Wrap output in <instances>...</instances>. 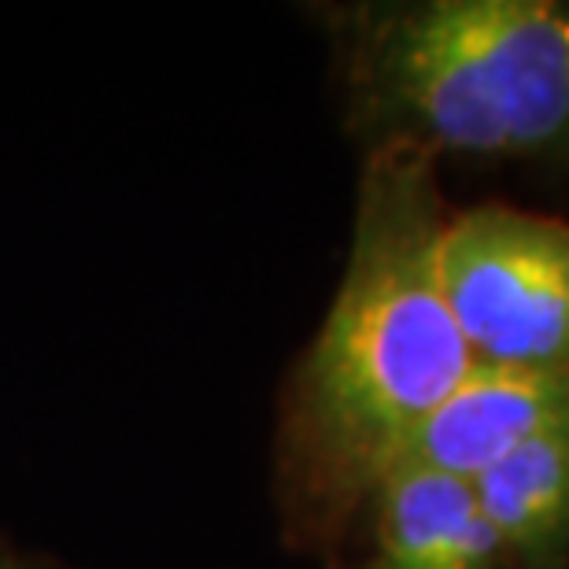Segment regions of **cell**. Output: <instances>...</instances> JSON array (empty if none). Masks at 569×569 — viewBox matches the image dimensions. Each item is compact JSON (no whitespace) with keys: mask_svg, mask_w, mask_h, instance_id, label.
Segmentation results:
<instances>
[{"mask_svg":"<svg viewBox=\"0 0 569 569\" xmlns=\"http://www.w3.org/2000/svg\"><path fill=\"white\" fill-rule=\"evenodd\" d=\"M448 214L437 159L367 148L345 278L281 400L278 499L300 548L345 543L473 367L440 284Z\"/></svg>","mask_w":569,"mask_h":569,"instance_id":"6da1fadb","label":"cell"},{"mask_svg":"<svg viewBox=\"0 0 569 569\" xmlns=\"http://www.w3.org/2000/svg\"><path fill=\"white\" fill-rule=\"evenodd\" d=\"M367 148L518 159L569 144V4L389 0L333 11Z\"/></svg>","mask_w":569,"mask_h":569,"instance_id":"7a4b0ae2","label":"cell"},{"mask_svg":"<svg viewBox=\"0 0 569 569\" xmlns=\"http://www.w3.org/2000/svg\"><path fill=\"white\" fill-rule=\"evenodd\" d=\"M440 284L473 362L569 370V219L503 203L448 214Z\"/></svg>","mask_w":569,"mask_h":569,"instance_id":"3957f363","label":"cell"},{"mask_svg":"<svg viewBox=\"0 0 569 569\" xmlns=\"http://www.w3.org/2000/svg\"><path fill=\"white\" fill-rule=\"evenodd\" d=\"M559 429H569V370L473 362L400 462L473 481L503 455Z\"/></svg>","mask_w":569,"mask_h":569,"instance_id":"277c9868","label":"cell"},{"mask_svg":"<svg viewBox=\"0 0 569 569\" xmlns=\"http://www.w3.org/2000/svg\"><path fill=\"white\" fill-rule=\"evenodd\" d=\"M362 569H510L462 477L400 462L373 488Z\"/></svg>","mask_w":569,"mask_h":569,"instance_id":"5b68a950","label":"cell"},{"mask_svg":"<svg viewBox=\"0 0 569 569\" xmlns=\"http://www.w3.org/2000/svg\"><path fill=\"white\" fill-rule=\"evenodd\" d=\"M470 485L510 569H569V429L503 455Z\"/></svg>","mask_w":569,"mask_h":569,"instance_id":"8992f818","label":"cell"},{"mask_svg":"<svg viewBox=\"0 0 569 569\" xmlns=\"http://www.w3.org/2000/svg\"><path fill=\"white\" fill-rule=\"evenodd\" d=\"M0 569H30L27 562H19V559H11V555L0 551Z\"/></svg>","mask_w":569,"mask_h":569,"instance_id":"52a82bcc","label":"cell"}]
</instances>
